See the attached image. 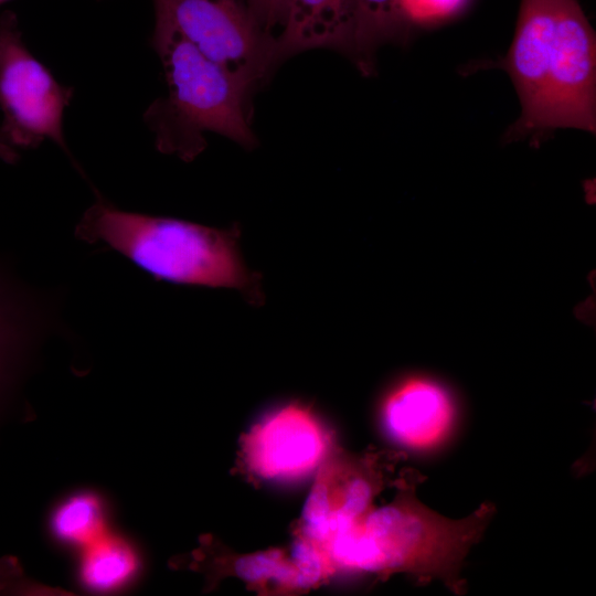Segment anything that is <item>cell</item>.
Returning <instances> with one entry per match:
<instances>
[{"label":"cell","mask_w":596,"mask_h":596,"mask_svg":"<svg viewBox=\"0 0 596 596\" xmlns=\"http://www.w3.org/2000/svg\"><path fill=\"white\" fill-rule=\"evenodd\" d=\"M74 95L25 45L12 11L0 15V132L14 149L44 140L70 153L63 131L66 107Z\"/></svg>","instance_id":"cell-5"},{"label":"cell","mask_w":596,"mask_h":596,"mask_svg":"<svg viewBox=\"0 0 596 596\" xmlns=\"http://www.w3.org/2000/svg\"><path fill=\"white\" fill-rule=\"evenodd\" d=\"M383 475L371 456H338L319 470L307 498L298 534L321 545L373 508Z\"/></svg>","instance_id":"cell-8"},{"label":"cell","mask_w":596,"mask_h":596,"mask_svg":"<svg viewBox=\"0 0 596 596\" xmlns=\"http://www.w3.org/2000/svg\"><path fill=\"white\" fill-rule=\"evenodd\" d=\"M75 235L109 246L159 280L234 289L252 305L264 301L262 277L243 258L237 226L215 228L97 201L84 212Z\"/></svg>","instance_id":"cell-3"},{"label":"cell","mask_w":596,"mask_h":596,"mask_svg":"<svg viewBox=\"0 0 596 596\" xmlns=\"http://www.w3.org/2000/svg\"><path fill=\"white\" fill-rule=\"evenodd\" d=\"M155 19L251 87L277 60L245 0H152Z\"/></svg>","instance_id":"cell-6"},{"label":"cell","mask_w":596,"mask_h":596,"mask_svg":"<svg viewBox=\"0 0 596 596\" xmlns=\"http://www.w3.org/2000/svg\"><path fill=\"white\" fill-rule=\"evenodd\" d=\"M136 568L137 557L127 544L100 536L88 544L82 575L91 588L109 590L126 583Z\"/></svg>","instance_id":"cell-12"},{"label":"cell","mask_w":596,"mask_h":596,"mask_svg":"<svg viewBox=\"0 0 596 596\" xmlns=\"http://www.w3.org/2000/svg\"><path fill=\"white\" fill-rule=\"evenodd\" d=\"M6 1H8V0H0V6H1L2 3H4Z\"/></svg>","instance_id":"cell-18"},{"label":"cell","mask_w":596,"mask_h":596,"mask_svg":"<svg viewBox=\"0 0 596 596\" xmlns=\"http://www.w3.org/2000/svg\"><path fill=\"white\" fill-rule=\"evenodd\" d=\"M19 159V152L11 147L2 137L0 132V160L6 163L13 164Z\"/></svg>","instance_id":"cell-17"},{"label":"cell","mask_w":596,"mask_h":596,"mask_svg":"<svg viewBox=\"0 0 596 596\" xmlns=\"http://www.w3.org/2000/svg\"><path fill=\"white\" fill-rule=\"evenodd\" d=\"M409 22L439 21L458 13L468 0H400Z\"/></svg>","instance_id":"cell-14"},{"label":"cell","mask_w":596,"mask_h":596,"mask_svg":"<svg viewBox=\"0 0 596 596\" xmlns=\"http://www.w3.org/2000/svg\"><path fill=\"white\" fill-rule=\"evenodd\" d=\"M18 307L14 295L0 281V354L10 342H14L19 328L23 324Z\"/></svg>","instance_id":"cell-16"},{"label":"cell","mask_w":596,"mask_h":596,"mask_svg":"<svg viewBox=\"0 0 596 596\" xmlns=\"http://www.w3.org/2000/svg\"><path fill=\"white\" fill-rule=\"evenodd\" d=\"M329 438L305 405L289 403L264 417L245 436L243 458L249 470L265 479H292L320 465Z\"/></svg>","instance_id":"cell-7"},{"label":"cell","mask_w":596,"mask_h":596,"mask_svg":"<svg viewBox=\"0 0 596 596\" xmlns=\"http://www.w3.org/2000/svg\"><path fill=\"white\" fill-rule=\"evenodd\" d=\"M103 510L99 500L87 493L64 501L53 517V529L60 539L91 544L102 535Z\"/></svg>","instance_id":"cell-13"},{"label":"cell","mask_w":596,"mask_h":596,"mask_svg":"<svg viewBox=\"0 0 596 596\" xmlns=\"http://www.w3.org/2000/svg\"><path fill=\"white\" fill-rule=\"evenodd\" d=\"M492 514L493 507L482 504L467 518H445L423 504L415 494V483L405 481L392 502L373 507L333 533L323 547L334 568L404 572L422 582L441 579L461 594L462 562Z\"/></svg>","instance_id":"cell-2"},{"label":"cell","mask_w":596,"mask_h":596,"mask_svg":"<svg viewBox=\"0 0 596 596\" xmlns=\"http://www.w3.org/2000/svg\"><path fill=\"white\" fill-rule=\"evenodd\" d=\"M521 115L507 141L539 143L560 128L596 131V38L577 0H521L504 58Z\"/></svg>","instance_id":"cell-1"},{"label":"cell","mask_w":596,"mask_h":596,"mask_svg":"<svg viewBox=\"0 0 596 596\" xmlns=\"http://www.w3.org/2000/svg\"><path fill=\"white\" fill-rule=\"evenodd\" d=\"M382 418L389 434L402 446L429 450L451 433L456 404L439 382L409 376L397 382L382 403Z\"/></svg>","instance_id":"cell-9"},{"label":"cell","mask_w":596,"mask_h":596,"mask_svg":"<svg viewBox=\"0 0 596 596\" xmlns=\"http://www.w3.org/2000/svg\"><path fill=\"white\" fill-rule=\"evenodd\" d=\"M151 45L169 88L168 96L155 100L143 114L159 151L192 160L205 147V131L245 147L255 145L245 115L247 85L161 20L155 19Z\"/></svg>","instance_id":"cell-4"},{"label":"cell","mask_w":596,"mask_h":596,"mask_svg":"<svg viewBox=\"0 0 596 596\" xmlns=\"http://www.w3.org/2000/svg\"><path fill=\"white\" fill-rule=\"evenodd\" d=\"M289 0H245L259 30L274 40V30L284 24Z\"/></svg>","instance_id":"cell-15"},{"label":"cell","mask_w":596,"mask_h":596,"mask_svg":"<svg viewBox=\"0 0 596 596\" xmlns=\"http://www.w3.org/2000/svg\"><path fill=\"white\" fill-rule=\"evenodd\" d=\"M354 0H289L284 24L274 39L276 58L315 47L353 53Z\"/></svg>","instance_id":"cell-10"},{"label":"cell","mask_w":596,"mask_h":596,"mask_svg":"<svg viewBox=\"0 0 596 596\" xmlns=\"http://www.w3.org/2000/svg\"><path fill=\"white\" fill-rule=\"evenodd\" d=\"M355 31L352 58L362 73L374 68L376 49L401 39L411 23L400 0H354Z\"/></svg>","instance_id":"cell-11"}]
</instances>
